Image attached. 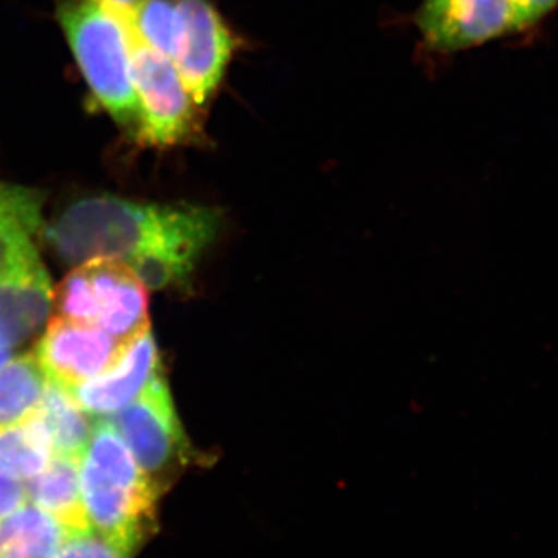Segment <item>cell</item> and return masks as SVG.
<instances>
[{
	"instance_id": "cell-1",
	"label": "cell",
	"mask_w": 558,
	"mask_h": 558,
	"mask_svg": "<svg viewBox=\"0 0 558 558\" xmlns=\"http://www.w3.org/2000/svg\"><path fill=\"white\" fill-rule=\"evenodd\" d=\"M222 229V213L204 205L142 204L116 196L75 202L47 231L65 263L116 259L146 289L185 286Z\"/></svg>"
},
{
	"instance_id": "cell-2",
	"label": "cell",
	"mask_w": 558,
	"mask_h": 558,
	"mask_svg": "<svg viewBox=\"0 0 558 558\" xmlns=\"http://www.w3.org/2000/svg\"><path fill=\"white\" fill-rule=\"evenodd\" d=\"M81 495L92 532L132 558L157 529L161 495L106 417H97L80 458Z\"/></svg>"
},
{
	"instance_id": "cell-3",
	"label": "cell",
	"mask_w": 558,
	"mask_h": 558,
	"mask_svg": "<svg viewBox=\"0 0 558 558\" xmlns=\"http://www.w3.org/2000/svg\"><path fill=\"white\" fill-rule=\"evenodd\" d=\"M57 16L95 100L117 124L137 134L138 105L124 13L97 0H60Z\"/></svg>"
},
{
	"instance_id": "cell-4",
	"label": "cell",
	"mask_w": 558,
	"mask_h": 558,
	"mask_svg": "<svg viewBox=\"0 0 558 558\" xmlns=\"http://www.w3.org/2000/svg\"><path fill=\"white\" fill-rule=\"evenodd\" d=\"M58 317L97 326L130 341L149 328L148 289L116 259H90L75 267L54 293Z\"/></svg>"
},
{
	"instance_id": "cell-5",
	"label": "cell",
	"mask_w": 558,
	"mask_h": 558,
	"mask_svg": "<svg viewBox=\"0 0 558 558\" xmlns=\"http://www.w3.org/2000/svg\"><path fill=\"white\" fill-rule=\"evenodd\" d=\"M161 373L160 369L130 405L106 418L130 447L143 473L163 495L201 458L183 432Z\"/></svg>"
},
{
	"instance_id": "cell-6",
	"label": "cell",
	"mask_w": 558,
	"mask_h": 558,
	"mask_svg": "<svg viewBox=\"0 0 558 558\" xmlns=\"http://www.w3.org/2000/svg\"><path fill=\"white\" fill-rule=\"evenodd\" d=\"M128 28L138 105L135 138L140 145L150 148H172L197 142L202 137L201 108L191 98L174 64L170 58L146 46L130 24Z\"/></svg>"
},
{
	"instance_id": "cell-7",
	"label": "cell",
	"mask_w": 558,
	"mask_h": 558,
	"mask_svg": "<svg viewBox=\"0 0 558 558\" xmlns=\"http://www.w3.org/2000/svg\"><path fill=\"white\" fill-rule=\"evenodd\" d=\"M180 35L172 64L197 108L219 89L238 39L209 0H178Z\"/></svg>"
},
{
	"instance_id": "cell-8",
	"label": "cell",
	"mask_w": 558,
	"mask_h": 558,
	"mask_svg": "<svg viewBox=\"0 0 558 558\" xmlns=\"http://www.w3.org/2000/svg\"><path fill=\"white\" fill-rule=\"evenodd\" d=\"M54 293L36 238L14 245L0 269V348L21 347L47 322Z\"/></svg>"
},
{
	"instance_id": "cell-9",
	"label": "cell",
	"mask_w": 558,
	"mask_h": 558,
	"mask_svg": "<svg viewBox=\"0 0 558 558\" xmlns=\"http://www.w3.org/2000/svg\"><path fill=\"white\" fill-rule=\"evenodd\" d=\"M416 25L429 49L440 53L473 49L517 33L510 0H424Z\"/></svg>"
},
{
	"instance_id": "cell-10",
	"label": "cell",
	"mask_w": 558,
	"mask_h": 558,
	"mask_svg": "<svg viewBox=\"0 0 558 558\" xmlns=\"http://www.w3.org/2000/svg\"><path fill=\"white\" fill-rule=\"evenodd\" d=\"M126 343L97 326L57 315L50 319L35 354L50 380L72 389L109 369Z\"/></svg>"
},
{
	"instance_id": "cell-11",
	"label": "cell",
	"mask_w": 558,
	"mask_h": 558,
	"mask_svg": "<svg viewBox=\"0 0 558 558\" xmlns=\"http://www.w3.org/2000/svg\"><path fill=\"white\" fill-rule=\"evenodd\" d=\"M160 369L159 349L149 326L128 341L109 369L69 391L92 417H108L137 399Z\"/></svg>"
},
{
	"instance_id": "cell-12",
	"label": "cell",
	"mask_w": 558,
	"mask_h": 558,
	"mask_svg": "<svg viewBox=\"0 0 558 558\" xmlns=\"http://www.w3.org/2000/svg\"><path fill=\"white\" fill-rule=\"evenodd\" d=\"M24 484L28 502L68 531H89L81 495L80 458L54 453L49 464Z\"/></svg>"
},
{
	"instance_id": "cell-13",
	"label": "cell",
	"mask_w": 558,
	"mask_h": 558,
	"mask_svg": "<svg viewBox=\"0 0 558 558\" xmlns=\"http://www.w3.org/2000/svg\"><path fill=\"white\" fill-rule=\"evenodd\" d=\"M69 534L60 521L27 501L0 520V558H57Z\"/></svg>"
},
{
	"instance_id": "cell-14",
	"label": "cell",
	"mask_w": 558,
	"mask_h": 558,
	"mask_svg": "<svg viewBox=\"0 0 558 558\" xmlns=\"http://www.w3.org/2000/svg\"><path fill=\"white\" fill-rule=\"evenodd\" d=\"M53 440L38 410L0 429V473L25 483L53 457Z\"/></svg>"
},
{
	"instance_id": "cell-15",
	"label": "cell",
	"mask_w": 558,
	"mask_h": 558,
	"mask_svg": "<svg viewBox=\"0 0 558 558\" xmlns=\"http://www.w3.org/2000/svg\"><path fill=\"white\" fill-rule=\"evenodd\" d=\"M36 410L49 428L54 453L81 458L94 424L90 414L81 409L72 392L49 379Z\"/></svg>"
},
{
	"instance_id": "cell-16",
	"label": "cell",
	"mask_w": 558,
	"mask_h": 558,
	"mask_svg": "<svg viewBox=\"0 0 558 558\" xmlns=\"http://www.w3.org/2000/svg\"><path fill=\"white\" fill-rule=\"evenodd\" d=\"M47 380L35 352L0 365V429L17 424L36 410Z\"/></svg>"
},
{
	"instance_id": "cell-17",
	"label": "cell",
	"mask_w": 558,
	"mask_h": 558,
	"mask_svg": "<svg viewBox=\"0 0 558 558\" xmlns=\"http://www.w3.org/2000/svg\"><path fill=\"white\" fill-rule=\"evenodd\" d=\"M43 204L38 190L0 180V269L14 245L38 234Z\"/></svg>"
},
{
	"instance_id": "cell-18",
	"label": "cell",
	"mask_w": 558,
	"mask_h": 558,
	"mask_svg": "<svg viewBox=\"0 0 558 558\" xmlns=\"http://www.w3.org/2000/svg\"><path fill=\"white\" fill-rule=\"evenodd\" d=\"M124 16L146 46L172 60L180 35L178 0H142Z\"/></svg>"
},
{
	"instance_id": "cell-19",
	"label": "cell",
	"mask_w": 558,
	"mask_h": 558,
	"mask_svg": "<svg viewBox=\"0 0 558 558\" xmlns=\"http://www.w3.org/2000/svg\"><path fill=\"white\" fill-rule=\"evenodd\" d=\"M57 558H123L95 532H70Z\"/></svg>"
},
{
	"instance_id": "cell-20",
	"label": "cell",
	"mask_w": 558,
	"mask_h": 558,
	"mask_svg": "<svg viewBox=\"0 0 558 558\" xmlns=\"http://www.w3.org/2000/svg\"><path fill=\"white\" fill-rule=\"evenodd\" d=\"M515 14L517 33L531 31L558 9V0H510Z\"/></svg>"
},
{
	"instance_id": "cell-21",
	"label": "cell",
	"mask_w": 558,
	"mask_h": 558,
	"mask_svg": "<svg viewBox=\"0 0 558 558\" xmlns=\"http://www.w3.org/2000/svg\"><path fill=\"white\" fill-rule=\"evenodd\" d=\"M27 501L25 484L0 473V520L9 517L11 512L20 509Z\"/></svg>"
},
{
	"instance_id": "cell-22",
	"label": "cell",
	"mask_w": 558,
	"mask_h": 558,
	"mask_svg": "<svg viewBox=\"0 0 558 558\" xmlns=\"http://www.w3.org/2000/svg\"><path fill=\"white\" fill-rule=\"evenodd\" d=\"M97 2L105 3V5L119 10L121 13H130L142 0H97Z\"/></svg>"
},
{
	"instance_id": "cell-23",
	"label": "cell",
	"mask_w": 558,
	"mask_h": 558,
	"mask_svg": "<svg viewBox=\"0 0 558 558\" xmlns=\"http://www.w3.org/2000/svg\"><path fill=\"white\" fill-rule=\"evenodd\" d=\"M10 359V351H7V349L0 348V365H3V363L7 362V360Z\"/></svg>"
}]
</instances>
